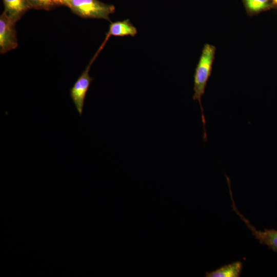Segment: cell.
Listing matches in <instances>:
<instances>
[{
  "label": "cell",
  "mask_w": 277,
  "mask_h": 277,
  "mask_svg": "<svg viewBox=\"0 0 277 277\" xmlns=\"http://www.w3.org/2000/svg\"><path fill=\"white\" fill-rule=\"evenodd\" d=\"M243 268V263L236 261L225 265L215 270L207 272L206 277H239L241 275Z\"/></svg>",
  "instance_id": "ba28073f"
},
{
  "label": "cell",
  "mask_w": 277,
  "mask_h": 277,
  "mask_svg": "<svg viewBox=\"0 0 277 277\" xmlns=\"http://www.w3.org/2000/svg\"><path fill=\"white\" fill-rule=\"evenodd\" d=\"M31 9L50 10L62 5L60 0H28Z\"/></svg>",
  "instance_id": "9c48e42d"
},
{
  "label": "cell",
  "mask_w": 277,
  "mask_h": 277,
  "mask_svg": "<svg viewBox=\"0 0 277 277\" xmlns=\"http://www.w3.org/2000/svg\"><path fill=\"white\" fill-rule=\"evenodd\" d=\"M107 42V40L104 39L85 69L82 72L81 75L69 90L70 96L80 116L82 115L83 113L86 94L91 82L94 80V78L91 77L89 75L90 67L100 52L103 49Z\"/></svg>",
  "instance_id": "3957f363"
},
{
  "label": "cell",
  "mask_w": 277,
  "mask_h": 277,
  "mask_svg": "<svg viewBox=\"0 0 277 277\" xmlns=\"http://www.w3.org/2000/svg\"><path fill=\"white\" fill-rule=\"evenodd\" d=\"M70 1V0H60L62 5H65L66 6Z\"/></svg>",
  "instance_id": "8fae6325"
},
{
  "label": "cell",
  "mask_w": 277,
  "mask_h": 277,
  "mask_svg": "<svg viewBox=\"0 0 277 277\" xmlns=\"http://www.w3.org/2000/svg\"><path fill=\"white\" fill-rule=\"evenodd\" d=\"M246 6L252 11L258 12L268 6L269 0H245Z\"/></svg>",
  "instance_id": "30bf717a"
},
{
  "label": "cell",
  "mask_w": 277,
  "mask_h": 277,
  "mask_svg": "<svg viewBox=\"0 0 277 277\" xmlns=\"http://www.w3.org/2000/svg\"><path fill=\"white\" fill-rule=\"evenodd\" d=\"M215 50V47L209 44H207L204 46L194 75L193 100L197 101L200 104L204 129L203 140L205 142L207 141V137L205 128L206 120L202 104V97L205 93L207 82L211 75Z\"/></svg>",
  "instance_id": "6da1fadb"
},
{
  "label": "cell",
  "mask_w": 277,
  "mask_h": 277,
  "mask_svg": "<svg viewBox=\"0 0 277 277\" xmlns=\"http://www.w3.org/2000/svg\"><path fill=\"white\" fill-rule=\"evenodd\" d=\"M5 9L3 12L12 22L16 23L23 15L31 9L28 0H2Z\"/></svg>",
  "instance_id": "8992f818"
},
{
  "label": "cell",
  "mask_w": 277,
  "mask_h": 277,
  "mask_svg": "<svg viewBox=\"0 0 277 277\" xmlns=\"http://www.w3.org/2000/svg\"><path fill=\"white\" fill-rule=\"evenodd\" d=\"M15 23L4 13L0 16V52L5 53L15 49L18 46Z\"/></svg>",
  "instance_id": "5b68a950"
},
{
  "label": "cell",
  "mask_w": 277,
  "mask_h": 277,
  "mask_svg": "<svg viewBox=\"0 0 277 277\" xmlns=\"http://www.w3.org/2000/svg\"><path fill=\"white\" fill-rule=\"evenodd\" d=\"M273 1L276 4H277V0H273Z\"/></svg>",
  "instance_id": "7c38bea8"
},
{
  "label": "cell",
  "mask_w": 277,
  "mask_h": 277,
  "mask_svg": "<svg viewBox=\"0 0 277 277\" xmlns=\"http://www.w3.org/2000/svg\"><path fill=\"white\" fill-rule=\"evenodd\" d=\"M137 33L136 28L132 24L129 19L122 21L111 22L106 33V38L110 36H134Z\"/></svg>",
  "instance_id": "52a82bcc"
},
{
  "label": "cell",
  "mask_w": 277,
  "mask_h": 277,
  "mask_svg": "<svg viewBox=\"0 0 277 277\" xmlns=\"http://www.w3.org/2000/svg\"><path fill=\"white\" fill-rule=\"evenodd\" d=\"M230 184L231 182L230 181L227 182L233 210L246 224L247 227L252 232V234L255 237V239L259 241L260 244L266 245L270 249L277 253V230L265 229L264 231H261L257 230L252 226L249 221L240 213L236 208L233 198Z\"/></svg>",
  "instance_id": "277c9868"
},
{
  "label": "cell",
  "mask_w": 277,
  "mask_h": 277,
  "mask_svg": "<svg viewBox=\"0 0 277 277\" xmlns=\"http://www.w3.org/2000/svg\"><path fill=\"white\" fill-rule=\"evenodd\" d=\"M67 6L82 17L107 21H110V15L115 10L113 5L98 0H70Z\"/></svg>",
  "instance_id": "7a4b0ae2"
}]
</instances>
